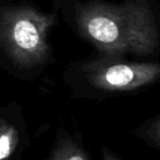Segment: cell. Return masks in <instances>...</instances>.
<instances>
[{
	"label": "cell",
	"mask_w": 160,
	"mask_h": 160,
	"mask_svg": "<svg viewBox=\"0 0 160 160\" xmlns=\"http://www.w3.org/2000/svg\"><path fill=\"white\" fill-rule=\"evenodd\" d=\"M49 160H88V158L79 147L70 142H65L56 149Z\"/></svg>",
	"instance_id": "cell-5"
},
{
	"label": "cell",
	"mask_w": 160,
	"mask_h": 160,
	"mask_svg": "<svg viewBox=\"0 0 160 160\" xmlns=\"http://www.w3.org/2000/svg\"><path fill=\"white\" fill-rule=\"evenodd\" d=\"M17 145V132L12 126L0 127V160H5L13 151Z\"/></svg>",
	"instance_id": "cell-4"
},
{
	"label": "cell",
	"mask_w": 160,
	"mask_h": 160,
	"mask_svg": "<svg viewBox=\"0 0 160 160\" xmlns=\"http://www.w3.org/2000/svg\"><path fill=\"white\" fill-rule=\"evenodd\" d=\"M5 44L17 62L25 66L38 64L47 51L44 24L28 17H18L6 30Z\"/></svg>",
	"instance_id": "cell-2"
},
{
	"label": "cell",
	"mask_w": 160,
	"mask_h": 160,
	"mask_svg": "<svg viewBox=\"0 0 160 160\" xmlns=\"http://www.w3.org/2000/svg\"><path fill=\"white\" fill-rule=\"evenodd\" d=\"M85 29L91 40L111 53L134 52L148 54L156 47L150 28L139 18H122L110 13H92L85 20Z\"/></svg>",
	"instance_id": "cell-1"
},
{
	"label": "cell",
	"mask_w": 160,
	"mask_h": 160,
	"mask_svg": "<svg viewBox=\"0 0 160 160\" xmlns=\"http://www.w3.org/2000/svg\"><path fill=\"white\" fill-rule=\"evenodd\" d=\"M160 75L157 64L115 62L91 75V83L107 91H128L152 82Z\"/></svg>",
	"instance_id": "cell-3"
}]
</instances>
